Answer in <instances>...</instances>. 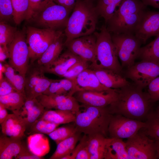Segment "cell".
<instances>
[{
	"mask_svg": "<svg viewBox=\"0 0 159 159\" xmlns=\"http://www.w3.org/2000/svg\"><path fill=\"white\" fill-rule=\"evenodd\" d=\"M100 83L110 89H118L130 83L125 78L112 70L105 69H92Z\"/></svg>",
	"mask_w": 159,
	"mask_h": 159,
	"instance_id": "20",
	"label": "cell"
},
{
	"mask_svg": "<svg viewBox=\"0 0 159 159\" xmlns=\"http://www.w3.org/2000/svg\"><path fill=\"white\" fill-rule=\"evenodd\" d=\"M99 16L94 2L77 0L64 30V44L72 39L94 33Z\"/></svg>",
	"mask_w": 159,
	"mask_h": 159,
	"instance_id": "2",
	"label": "cell"
},
{
	"mask_svg": "<svg viewBox=\"0 0 159 159\" xmlns=\"http://www.w3.org/2000/svg\"><path fill=\"white\" fill-rule=\"evenodd\" d=\"M146 125L145 122L113 115L108 127L110 138L128 139L135 135Z\"/></svg>",
	"mask_w": 159,
	"mask_h": 159,
	"instance_id": "11",
	"label": "cell"
},
{
	"mask_svg": "<svg viewBox=\"0 0 159 159\" xmlns=\"http://www.w3.org/2000/svg\"><path fill=\"white\" fill-rule=\"evenodd\" d=\"M146 6H150L159 9V0H141Z\"/></svg>",
	"mask_w": 159,
	"mask_h": 159,
	"instance_id": "49",
	"label": "cell"
},
{
	"mask_svg": "<svg viewBox=\"0 0 159 159\" xmlns=\"http://www.w3.org/2000/svg\"><path fill=\"white\" fill-rule=\"evenodd\" d=\"M77 101L82 104L96 107H107L117 99V89L97 91L81 90L73 95Z\"/></svg>",
	"mask_w": 159,
	"mask_h": 159,
	"instance_id": "13",
	"label": "cell"
},
{
	"mask_svg": "<svg viewBox=\"0 0 159 159\" xmlns=\"http://www.w3.org/2000/svg\"><path fill=\"white\" fill-rule=\"evenodd\" d=\"M40 118L60 125L74 122L75 114L68 110L49 109L45 110Z\"/></svg>",
	"mask_w": 159,
	"mask_h": 159,
	"instance_id": "27",
	"label": "cell"
},
{
	"mask_svg": "<svg viewBox=\"0 0 159 159\" xmlns=\"http://www.w3.org/2000/svg\"><path fill=\"white\" fill-rule=\"evenodd\" d=\"M146 6L141 0H123L105 24L107 29L111 34H134Z\"/></svg>",
	"mask_w": 159,
	"mask_h": 159,
	"instance_id": "3",
	"label": "cell"
},
{
	"mask_svg": "<svg viewBox=\"0 0 159 159\" xmlns=\"http://www.w3.org/2000/svg\"><path fill=\"white\" fill-rule=\"evenodd\" d=\"M16 91L13 85L4 77L0 80V96Z\"/></svg>",
	"mask_w": 159,
	"mask_h": 159,
	"instance_id": "45",
	"label": "cell"
},
{
	"mask_svg": "<svg viewBox=\"0 0 159 159\" xmlns=\"http://www.w3.org/2000/svg\"><path fill=\"white\" fill-rule=\"evenodd\" d=\"M94 33L96 37V56L94 62L91 63L89 68L108 69L120 75L122 67L110 33L104 25L99 32H95Z\"/></svg>",
	"mask_w": 159,
	"mask_h": 159,
	"instance_id": "5",
	"label": "cell"
},
{
	"mask_svg": "<svg viewBox=\"0 0 159 159\" xmlns=\"http://www.w3.org/2000/svg\"><path fill=\"white\" fill-rule=\"evenodd\" d=\"M77 0H54L56 3L73 10Z\"/></svg>",
	"mask_w": 159,
	"mask_h": 159,
	"instance_id": "46",
	"label": "cell"
},
{
	"mask_svg": "<svg viewBox=\"0 0 159 159\" xmlns=\"http://www.w3.org/2000/svg\"><path fill=\"white\" fill-rule=\"evenodd\" d=\"M112 115L108 106L96 107L82 104L75 114L74 125L78 132L85 135L101 134L107 138Z\"/></svg>",
	"mask_w": 159,
	"mask_h": 159,
	"instance_id": "4",
	"label": "cell"
},
{
	"mask_svg": "<svg viewBox=\"0 0 159 159\" xmlns=\"http://www.w3.org/2000/svg\"><path fill=\"white\" fill-rule=\"evenodd\" d=\"M14 11L11 0H0V21L5 23L13 18Z\"/></svg>",
	"mask_w": 159,
	"mask_h": 159,
	"instance_id": "40",
	"label": "cell"
},
{
	"mask_svg": "<svg viewBox=\"0 0 159 159\" xmlns=\"http://www.w3.org/2000/svg\"><path fill=\"white\" fill-rule=\"evenodd\" d=\"M26 42L30 64L37 60L62 31L29 26L26 28Z\"/></svg>",
	"mask_w": 159,
	"mask_h": 159,
	"instance_id": "7",
	"label": "cell"
},
{
	"mask_svg": "<svg viewBox=\"0 0 159 159\" xmlns=\"http://www.w3.org/2000/svg\"><path fill=\"white\" fill-rule=\"evenodd\" d=\"M77 90L74 81L67 78L54 80L43 94L47 95H59L73 96Z\"/></svg>",
	"mask_w": 159,
	"mask_h": 159,
	"instance_id": "26",
	"label": "cell"
},
{
	"mask_svg": "<svg viewBox=\"0 0 159 159\" xmlns=\"http://www.w3.org/2000/svg\"><path fill=\"white\" fill-rule=\"evenodd\" d=\"M13 9V20L17 25L26 20L29 8V0H11Z\"/></svg>",
	"mask_w": 159,
	"mask_h": 159,
	"instance_id": "34",
	"label": "cell"
},
{
	"mask_svg": "<svg viewBox=\"0 0 159 159\" xmlns=\"http://www.w3.org/2000/svg\"><path fill=\"white\" fill-rule=\"evenodd\" d=\"M82 60L80 57L67 49L49 65L42 67L44 73L62 77L72 65Z\"/></svg>",
	"mask_w": 159,
	"mask_h": 159,
	"instance_id": "17",
	"label": "cell"
},
{
	"mask_svg": "<svg viewBox=\"0 0 159 159\" xmlns=\"http://www.w3.org/2000/svg\"><path fill=\"white\" fill-rule=\"evenodd\" d=\"M138 58L142 60L159 63V34L153 41L141 47Z\"/></svg>",
	"mask_w": 159,
	"mask_h": 159,
	"instance_id": "31",
	"label": "cell"
},
{
	"mask_svg": "<svg viewBox=\"0 0 159 159\" xmlns=\"http://www.w3.org/2000/svg\"><path fill=\"white\" fill-rule=\"evenodd\" d=\"M29 8L27 19L28 21L54 0H29Z\"/></svg>",
	"mask_w": 159,
	"mask_h": 159,
	"instance_id": "41",
	"label": "cell"
},
{
	"mask_svg": "<svg viewBox=\"0 0 159 159\" xmlns=\"http://www.w3.org/2000/svg\"><path fill=\"white\" fill-rule=\"evenodd\" d=\"M7 47L9 54V64L16 72L25 77L30 65L25 28L17 30L13 40Z\"/></svg>",
	"mask_w": 159,
	"mask_h": 159,
	"instance_id": "8",
	"label": "cell"
},
{
	"mask_svg": "<svg viewBox=\"0 0 159 159\" xmlns=\"http://www.w3.org/2000/svg\"><path fill=\"white\" fill-rule=\"evenodd\" d=\"M128 159H157L155 141L140 130L125 142Z\"/></svg>",
	"mask_w": 159,
	"mask_h": 159,
	"instance_id": "10",
	"label": "cell"
},
{
	"mask_svg": "<svg viewBox=\"0 0 159 159\" xmlns=\"http://www.w3.org/2000/svg\"><path fill=\"white\" fill-rule=\"evenodd\" d=\"M59 125L58 124L40 117L29 127L32 132L42 133L48 135Z\"/></svg>",
	"mask_w": 159,
	"mask_h": 159,
	"instance_id": "37",
	"label": "cell"
},
{
	"mask_svg": "<svg viewBox=\"0 0 159 159\" xmlns=\"http://www.w3.org/2000/svg\"><path fill=\"white\" fill-rule=\"evenodd\" d=\"M155 141L157 159H159V141Z\"/></svg>",
	"mask_w": 159,
	"mask_h": 159,
	"instance_id": "50",
	"label": "cell"
},
{
	"mask_svg": "<svg viewBox=\"0 0 159 159\" xmlns=\"http://www.w3.org/2000/svg\"><path fill=\"white\" fill-rule=\"evenodd\" d=\"M146 120L145 127L140 130L154 141H159V117L150 112Z\"/></svg>",
	"mask_w": 159,
	"mask_h": 159,
	"instance_id": "35",
	"label": "cell"
},
{
	"mask_svg": "<svg viewBox=\"0 0 159 159\" xmlns=\"http://www.w3.org/2000/svg\"><path fill=\"white\" fill-rule=\"evenodd\" d=\"M123 0H98L95 5L99 16L104 18L105 24L112 17L117 7Z\"/></svg>",
	"mask_w": 159,
	"mask_h": 159,
	"instance_id": "32",
	"label": "cell"
},
{
	"mask_svg": "<svg viewBox=\"0 0 159 159\" xmlns=\"http://www.w3.org/2000/svg\"><path fill=\"white\" fill-rule=\"evenodd\" d=\"M159 34V12L147 10L144 14L134 34L142 44L153 36Z\"/></svg>",
	"mask_w": 159,
	"mask_h": 159,
	"instance_id": "16",
	"label": "cell"
},
{
	"mask_svg": "<svg viewBox=\"0 0 159 159\" xmlns=\"http://www.w3.org/2000/svg\"><path fill=\"white\" fill-rule=\"evenodd\" d=\"M143 89L130 83L118 89L117 100L108 106L111 113L141 121L146 120L154 102Z\"/></svg>",
	"mask_w": 159,
	"mask_h": 159,
	"instance_id": "1",
	"label": "cell"
},
{
	"mask_svg": "<svg viewBox=\"0 0 159 159\" xmlns=\"http://www.w3.org/2000/svg\"><path fill=\"white\" fill-rule=\"evenodd\" d=\"M42 66L31 64L29 65L25 75V92L27 97L29 95L34 87L39 83L41 79L44 76Z\"/></svg>",
	"mask_w": 159,
	"mask_h": 159,
	"instance_id": "29",
	"label": "cell"
},
{
	"mask_svg": "<svg viewBox=\"0 0 159 159\" xmlns=\"http://www.w3.org/2000/svg\"><path fill=\"white\" fill-rule=\"evenodd\" d=\"M88 62L82 60L72 65L62 77L72 80L76 77L85 69L89 68Z\"/></svg>",
	"mask_w": 159,
	"mask_h": 159,
	"instance_id": "39",
	"label": "cell"
},
{
	"mask_svg": "<svg viewBox=\"0 0 159 159\" xmlns=\"http://www.w3.org/2000/svg\"><path fill=\"white\" fill-rule=\"evenodd\" d=\"M17 30L16 27L0 22V45L7 46L13 40Z\"/></svg>",
	"mask_w": 159,
	"mask_h": 159,
	"instance_id": "38",
	"label": "cell"
},
{
	"mask_svg": "<svg viewBox=\"0 0 159 159\" xmlns=\"http://www.w3.org/2000/svg\"><path fill=\"white\" fill-rule=\"evenodd\" d=\"M111 34L122 67L130 68L138 58L142 43L134 34Z\"/></svg>",
	"mask_w": 159,
	"mask_h": 159,
	"instance_id": "9",
	"label": "cell"
},
{
	"mask_svg": "<svg viewBox=\"0 0 159 159\" xmlns=\"http://www.w3.org/2000/svg\"><path fill=\"white\" fill-rule=\"evenodd\" d=\"M148 92L154 102L159 101V76L153 80L148 86Z\"/></svg>",
	"mask_w": 159,
	"mask_h": 159,
	"instance_id": "43",
	"label": "cell"
},
{
	"mask_svg": "<svg viewBox=\"0 0 159 159\" xmlns=\"http://www.w3.org/2000/svg\"><path fill=\"white\" fill-rule=\"evenodd\" d=\"M7 109L0 103V123L1 124L8 116V114Z\"/></svg>",
	"mask_w": 159,
	"mask_h": 159,
	"instance_id": "48",
	"label": "cell"
},
{
	"mask_svg": "<svg viewBox=\"0 0 159 159\" xmlns=\"http://www.w3.org/2000/svg\"><path fill=\"white\" fill-rule=\"evenodd\" d=\"M105 159H128L125 143L123 139L107 138Z\"/></svg>",
	"mask_w": 159,
	"mask_h": 159,
	"instance_id": "24",
	"label": "cell"
},
{
	"mask_svg": "<svg viewBox=\"0 0 159 159\" xmlns=\"http://www.w3.org/2000/svg\"><path fill=\"white\" fill-rule=\"evenodd\" d=\"M23 144L21 139L7 136L0 137V159H11L20 153Z\"/></svg>",
	"mask_w": 159,
	"mask_h": 159,
	"instance_id": "23",
	"label": "cell"
},
{
	"mask_svg": "<svg viewBox=\"0 0 159 159\" xmlns=\"http://www.w3.org/2000/svg\"><path fill=\"white\" fill-rule=\"evenodd\" d=\"M5 70L4 73V77L13 85L16 91L25 94V77L19 73H15V70L9 64H4Z\"/></svg>",
	"mask_w": 159,
	"mask_h": 159,
	"instance_id": "33",
	"label": "cell"
},
{
	"mask_svg": "<svg viewBox=\"0 0 159 159\" xmlns=\"http://www.w3.org/2000/svg\"><path fill=\"white\" fill-rule=\"evenodd\" d=\"M72 11L52 1L28 21L38 28L62 30L65 29Z\"/></svg>",
	"mask_w": 159,
	"mask_h": 159,
	"instance_id": "6",
	"label": "cell"
},
{
	"mask_svg": "<svg viewBox=\"0 0 159 159\" xmlns=\"http://www.w3.org/2000/svg\"><path fill=\"white\" fill-rule=\"evenodd\" d=\"M64 33L62 31L37 60L39 65L42 67L48 66L59 57L64 46Z\"/></svg>",
	"mask_w": 159,
	"mask_h": 159,
	"instance_id": "22",
	"label": "cell"
},
{
	"mask_svg": "<svg viewBox=\"0 0 159 159\" xmlns=\"http://www.w3.org/2000/svg\"><path fill=\"white\" fill-rule=\"evenodd\" d=\"M155 114L157 116L159 117V105L158 107L156 112Z\"/></svg>",
	"mask_w": 159,
	"mask_h": 159,
	"instance_id": "51",
	"label": "cell"
},
{
	"mask_svg": "<svg viewBox=\"0 0 159 159\" xmlns=\"http://www.w3.org/2000/svg\"><path fill=\"white\" fill-rule=\"evenodd\" d=\"M78 132L74 125H67L57 127L48 135L57 145Z\"/></svg>",
	"mask_w": 159,
	"mask_h": 159,
	"instance_id": "36",
	"label": "cell"
},
{
	"mask_svg": "<svg viewBox=\"0 0 159 159\" xmlns=\"http://www.w3.org/2000/svg\"><path fill=\"white\" fill-rule=\"evenodd\" d=\"M26 99L25 94L16 91L0 96V103L13 113L19 114Z\"/></svg>",
	"mask_w": 159,
	"mask_h": 159,
	"instance_id": "28",
	"label": "cell"
},
{
	"mask_svg": "<svg viewBox=\"0 0 159 159\" xmlns=\"http://www.w3.org/2000/svg\"><path fill=\"white\" fill-rule=\"evenodd\" d=\"M9 57V54L7 46L0 45V62H4Z\"/></svg>",
	"mask_w": 159,
	"mask_h": 159,
	"instance_id": "47",
	"label": "cell"
},
{
	"mask_svg": "<svg viewBox=\"0 0 159 159\" xmlns=\"http://www.w3.org/2000/svg\"><path fill=\"white\" fill-rule=\"evenodd\" d=\"M72 80L77 91L81 90L103 91L113 89L103 85L93 70L90 68L84 70Z\"/></svg>",
	"mask_w": 159,
	"mask_h": 159,
	"instance_id": "19",
	"label": "cell"
},
{
	"mask_svg": "<svg viewBox=\"0 0 159 159\" xmlns=\"http://www.w3.org/2000/svg\"><path fill=\"white\" fill-rule=\"evenodd\" d=\"M45 109L36 98L26 99L19 114L25 120L26 129L41 117Z\"/></svg>",
	"mask_w": 159,
	"mask_h": 159,
	"instance_id": "21",
	"label": "cell"
},
{
	"mask_svg": "<svg viewBox=\"0 0 159 159\" xmlns=\"http://www.w3.org/2000/svg\"><path fill=\"white\" fill-rule=\"evenodd\" d=\"M36 98L47 110H68L75 114L80 110V105L73 96L42 94Z\"/></svg>",
	"mask_w": 159,
	"mask_h": 159,
	"instance_id": "15",
	"label": "cell"
},
{
	"mask_svg": "<svg viewBox=\"0 0 159 159\" xmlns=\"http://www.w3.org/2000/svg\"><path fill=\"white\" fill-rule=\"evenodd\" d=\"M159 76V63L142 60L127 68V78L132 80L136 85L143 89Z\"/></svg>",
	"mask_w": 159,
	"mask_h": 159,
	"instance_id": "12",
	"label": "cell"
},
{
	"mask_svg": "<svg viewBox=\"0 0 159 159\" xmlns=\"http://www.w3.org/2000/svg\"><path fill=\"white\" fill-rule=\"evenodd\" d=\"M67 49L83 59L94 62L96 56V37L92 34L72 39L64 44Z\"/></svg>",
	"mask_w": 159,
	"mask_h": 159,
	"instance_id": "14",
	"label": "cell"
},
{
	"mask_svg": "<svg viewBox=\"0 0 159 159\" xmlns=\"http://www.w3.org/2000/svg\"><path fill=\"white\" fill-rule=\"evenodd\" d=\"M90 0L94 2V1H96V0Z\"/></svg>",
	"mask_w": 159,
	"mask_h": 159,
	"instance_id": "52",
	"label": "cell"
},
{
	"mask_svg": "<svg viewBox=\"0 0 159 159\" xmlns=\"http://www.w3.org/2000/svg\"><path fill=\"white\" fill-rule=\"evenodd\" d=\"M3 134L9 137L21 139L26 129L25 120L19 114H9L1 124Z\"/></svg>",
	"mask_w": 159,
	"mask_h": 159,
	"instance_id": "18",
	"label": "cell"
},
{
	"mask_svg": "<svg viewBox=\"0 0 159 159\" xmlns=\"http://www.w3.org/2000/svg\"><path fill=\"white\" fill-rule=\"evenodd\" d=\"M54 80L49 79L45 76L40 80L39 83L34 87L26 99L36 98L43 94L48 89Z\"/></svg>",
	"mask_w": 159,
	"mask_h": 159,
	"instance_id": "42",
	"label": "cell"
},
{
	"mask_svg": "<svg viewBox=\"0 0 159 159\" xmlns=\"http://www.w3.org/2000/svg\"><path fill=\"white\" fill-rule=\"evenodd\" d=\"M17 159H42L43 158L36 155L31 151L24 144H23L19 153L15 157Z\"/></svg>",
	"mask_w": 159,
	"mask_h": 159,
	"instance_id": "44",
	"label": "cell"
},
{
	"mask_svg": "<svg viewBox=\"0 0 159 159\" xmlns=\"http://www.w3.org/2000/svg\"><path fill=\"white\" fill-rule=\"evenodd\" d=\"M81 133L78 132L57 144L55 151L49 159H62L63 157L70 154L75 148L77 142L81 138Z\"/></svg>",
	"mask_w": 159,
	"mask_h": 159,
	"instance_id": "30",
	"label": "cell"
},
{
	"mask_svg": "<svg viewBox=\"0 0 159 159\" xmlns=\"http://www.w3.org/2000/svg\"><path fill=\"white\" fill-rule=\"evenodd\" d=\"M106 138L101 134L87 135L86 145L90 159H105Z\"/></svg>",
	"mask_w": 159,
	"mask_h": 159,
	"instance_id": "25",
	"label": "cell"
}]
</instances>
